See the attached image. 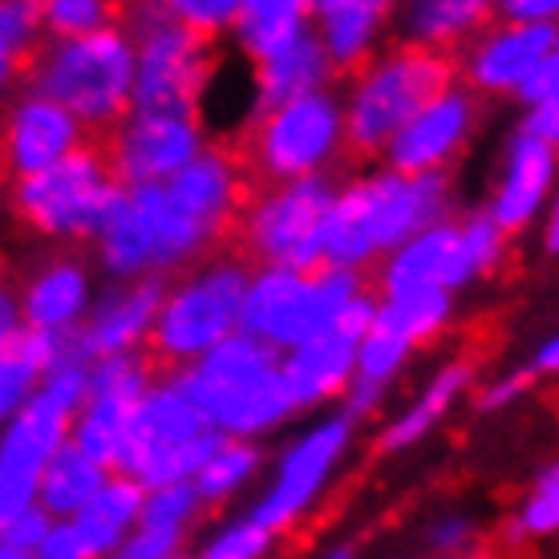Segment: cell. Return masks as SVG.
<instances>
[{
  "label": "cell",
  "mask_w": 559,
  "mask_h": 559,
  "mask_svg": "<svg viewBox=\"0 0 559 559\" xmlns=\"http://www.w3.org/2000/svg\"><path fill=\"white\" fill-rule=\"evenodd\" d=\"M94 296H98L94 267L73 252H57L49 260H41L16 288L25 329H41V333L61 336H73L82 329Z\"/></svg>",
  "instance_id": "20"
},
{
  "label": "cell",
  "mask_w": 559,
  "mask_h": 559,
  "mask_svg": "<svg viewBox=\"0 0 559 559\" xmlns=\"http://www.w3.org/2000/svg\"><path fill=\"white\" fill-rule=\"evenodd\" d=\"M378 321L390 324L409 345H430L454 321V296L450 293H406V296H378Z\"/></svg>",
  "instance_id": "35"
},
{
  "label": "cell",
  "mask_w": 559,
  "mask_h": 559,
  "mask_svg": "<svg viewBox=\"0 0 559 559\" xmlns=\"http://www.w3.org/2000/svg\"><path fill=\"white\" fill-rule=\"evenodd\" d=\"M471 390H475V361L471 357H450L447 365H438L430 381L409 397V406L385 421V430L378 433V450L381 454H402V450L426 442Z\"/></svg>",
  "instance_id": "26"
},
{
  "label": "cell",
  "mask_w": 559,
  "mask_h": 559,
  "mask_svg": "<svg viewBox=\"0 0 559 559\" xmlns=\"http://www.w3.org/2000/svg\"><path fill=\"white\" fill-rule=\"evenodd\" d=\"M264 447L260 442H243V438H219L207 462L199 466V475L191 478L199 503L203 507H224L239 499L248 487H255V478L264 475Z\"/></svg>",
  "instance_id": "33"
},
{
  "label": "cell",
  "mask_w": 559,
  "mask_h": 559,
  "mask_svg": "<svg viewBox=\"0 0 559 559\" xmlns=\"http://www.w3.org/2000/svg\"><path fill=\"white\" fill-rule=\"evenodd\" d=\"M25 333V317H21V300H16V288L0 280V349H13Z\"/></svg>",
  "instance_id": "54"
},
{
  "label": "cell",
  "mask_w": 559,
  "mask_h": 559,
  "mask_svg": "<svg viewBox=\"0 0 559 559\" xmlns=\"http://www.w3.org/2000/svg\"><path fill=\"white\" fill-rule=\"evenodd\" d=\"M519 134H527V139H535V142H547V146H556V142H559V102H547V106L523 110Z\"/></svg>",
  "instance_id": "53"
},
{
  "label": "cell",
  "mask_w": 559,
  "mask_h": 559,
  "mask_svg": "<svg viewBox=\"0 0 559 559\" xmlns=\"http://www.w3.org/2000/svg\"><path fill=\"white\" fill-rule=\"evenodd\" d=\"M114 182L106 154L98 142H85L82 151L66 154L41 175L13 179L9 203L21 224L53 243H85L102 227V215L110 207Z\"/></svg>",
  "instance_id": "10"
},
{
  "label": "cell",
  "mask_w": 559,
  "mask_h": 559,
  "mask_svg": "<svg viewBox=\"0 0 559 559\" xmlns=\"http://www.w3.org/2000/svg\"><path fill=\"white\" fill-rule=\"evenodd\" d=\"M515 102L523 110H535V106H547V102H559V57H547L544 66L527 78V82L515 90Z\"/></svg>",
  "instance_id": "52"
},
{
  "label": "cell",
  "mask_w": 559,
  "mask_h": 559,
  "mask_svg": "<svg viewBox=\"0 0 559 559\" xmlns=\"http://www.w3.org/2000/svg\"><path fill=\"white\" fill-rule=\"evenodd\" d=\"M559 532V466L547 462L535 471L532 487L523 490L515 507V535L523 539H551Z\"/></svg>",
  "instance_id": "42"
},
{
  "label": "cell",
  "mask_w": 559,
  "mask_h": 559,
  "mask_svg": "<svg viewBox=\"0 0 559 559\" xmlns=\"http://www.w3.org/2000/svg\"><path fill=\"white\" fill-rule=\"evenodd\" d=\"M0 272H4V260H0Z\"/></svg>",
  "instance_id": "60"
},
{
  "label": "cell",
  "mask_w": 559,
  "mask_h": 559,
  "mask_svg": "<svg viewBox=\"0 0 559 559\" xmlns=\"http://www.w3.org/2000/svg\"><path fill=\"white\" fill-rule=\"evenodd\" d=\"M239 0H167V13L179 21L187 33H195L199 41H215L231 33Z\"/></svg>",
  "instance_id": "45"
},
{
  "label": "cell",
  "mask_w": 559,
  "mask_h": 559,
  "mask_svg": "<svg viewBox=\"0 0 559 559\" xmlns=\"http://www.w3.org/2000/svg\"><path fill=\"white\" fill-rule=\"evenodd\" d=\"M49 523L53 519L45 515L41 507H28L25 515H16L4 532H0V544H9L13 551H21L25 559L37 556V547L45 544V535H49Z\"/></svg>",
  "instance_id": "50"
},
{
  "label": "cell",
  "mask_w": 559,
  "mask_h": 559,
  "mask_svg": "<svg viewBox=\"0 0 559 559\" xmlns=\"http://www.w3.org/2000/svg\"><path fill=\"white\" fill-rule=\"evenodd\" d=\"M333 78L336 73L329 66V57L321 53L317 37L308 33L305 41H296L293 49L252 66V118L264 110H276L284 102L333 90Z\"/></svg>",
  "instance_id": "29"
},
{
  "label": "cell",
  "mask_w": 559,
  "mask_h": 559,
  "mask_svg": "<svg viewBox=\"0 0 559 559\" xmlns=\"http://www.w3.org/2000/svg\"><path fill=\"white\" fill-rule=\"evenodd\" d=\"M118 9L106 0H45L37 4V21H41V41H78L98 28L118 21Z\"/></svg>",
  "instance_id": "38"
},
{
  "label": "cell",
  "mask_w": 559,
  "mask_h": 559,
  "mask_svg": "<svg viewBox=\"0 0 559 559\" xmlns=\"http://www.w3.org/2000/svg\"><path fill=\"white\" fill-rule=\"evenodd\" d=\"M357 345H361L357 336L341 333V329H324L321 336L280 353V381L293 397L296 414L336 406L345 397L353 369H357Z\"/></svg>",
  "instance_id": "25"
},
{
  "label": "cell",
  "mask_w": 559,
  "mask_h": 559,
  "mask_svg": "<svg viewBox=\"0 0 559 559\" xmlns=\"http://www.w3.org/2000/svg\"><path fill=\"white\" fill-rule=\"evenodd\" d=\"M215 442H219V433L207 430V421L199 418V409L191 406V397L182 393L175 373H163L134 406L127 454L114 475L134 478L142 490L191 483L215 450Z\"/></svg>",
  "instance_id": "8"
},
{
  "label": "cell",
  "mask_w": 559,
  "mask_h": 559,
  "mask_svg": "<svg viewBox=\"0 0 559 559\" xmlns=\"http://www.w3.org/2000/svg\"><path fill=\"white\" fill-rule=\"evenodd\" d=\"M478 535L483 527L471 511H438L426 523V547L438 559H475Z\"/></svg>",
  "instance_id": "44"
},
{
  "label": "cell",
  "mask_w": 559,
  "mask_h": 559,
  "mask_svg": "<svg viewBox=\"0 0 559 559\" xmlns=\"http://www.w3.org/2000/svg\"><path fill=\"white\" fill-rule=\"evenodd\" d=\"M142 499H146V490H142L134 478L110 475L106 483H102L98 495L85 503L82 515H73V523H78L85 535V544L94 547V556L106 559L114 547L139 527Z\"/></svg>",
  "instance_id": "31"
},
{
  "label": "cell",
  "mask_w": 559,
  "mask_h": 559,
  "mask_svg": "<svg viewBox=\"0 0 559 559\" xmlns=\"http://www.w3.org/2000/svg\"><path fill=\"white\" fill-rule=\"evenodd\" d=\"M547 57H559V25H503L490 21L475 41L454 53L459 85L475 98H515Z\"/></svg>",
  "instance_id": "15"
},
{
  "label": "cell",
  "mask_w": 559,
  "mask_h": 559,
  "mask_svg": "<svg viewBox=\"0 0 559 559\" xmlns=\"http://www.w3.org/2000/svg\"><path fill=\"white\" fill-rule=\"evenodd\" d=\"M90 134H85L70 114L53 106L49 98L21 90L9 110H4V127H0V158L13 179H28L41 175L53 163H61L66 154L82 151Z\"/></svg>",
  "instance_id": "17"
},
{
  "label": "cell",
  "mask_w": 559,
  "mask_h": 559,
  "mask_svg": "<svg viewBox=\"0 0 559 559\" xmlns=\"http://www.w3.org/2000/svg\"><path fill=\"white\" fill-rule=\"evenodd\" d=\"M272 547H276V535L260 527L252 515H236L211 527L191 551V559H267Z\"/></svg>",
  "instance_id": "39"
},
{
  "label": "cell",
  "mask_w": 559,
  "mask_h": 559,
  "mask_svg": "<svg viewBox=\"0 0 559 559\" xmlns=\"http://www.w3.org/2000/svg\"><path fill=\"white\" fill-rule=\"evenodd\" d=\"M33 559H98V556H94V547L85 544L82 527H78L73 519H53L45 544L37 547Z\"/></svg>",
  "instance_id": "49"
},
{
  "label": "cell",
  "mask_w": 559,
  "mask_h": 559,
  "mask_svg": "<svg viewBox=\"0 0 559 559\" xmlns=\"http://www.w3.org/2000/svg\"><path fill=\"white\" fill-rule=\"evenodd\" d=\"M163 293H167V280L158 276L102 288L85 312L82 329L73 333V349L82 353L85 361L118 357V353H146Z\"/></svg>",
  "instance_id": "16"
},
{
  "label": "cell",
  "mask_w": 559,
  "mask_h": 559,
  "mask_svg": "<svg viewBox=\"0 0 559 559\" xmlns=\"http://www.w3.org/2000/svg\"><path fill=\"white\" fill-rule=\"evenodd\" d=\"M90 243H94L102 276H110V284L154 276L158 187H118Z\"/></svg>",
  "instance_id": "19"
},
{
  "label": "cell",
  "mask_w": 559,
  "mask_h": 559,
  "mask_svg": "<svg viewBox=\"0 0 559 559\" xmlns=\"http://www.w3.org/2000/svg\"><path fill=\"white\" fill-rule=\"evenodd\" d=\"M475 280L466 272L459 248V224H438L430 231L414 236L409 243L393 248L378 264V296H406V293H450L459 296Z\"/></svg>",
  "instance_id": "21"
},
{
  "label": "cell",
  "mask_w": 559,
  "mask_h": 559,
  "mask_svg": "<svg viewBox=\"0 0 559 559\" xmlns=\"http://www.w3.org/2000/svg\"><path fill=\"white\" fill-rule=\"evenodd\" d=\"M539 224H544V231H539V248H544V255H559V211L551 207Z\"/></svg>",
  "instance_id": "56"
},
{
  "label": "cell",
  "mask_w": 559,
  "mask_h": 559,
  "mask_svg": "<svg viewBox=\"0 0 559 559\" xmlns=\"http://www.w3.org/2000/svg\"><path fill=\"white\" fill-rule=\"evenodd\" d=\"M37 45H41L37 0H0V98L21 85Z\"/></svg>",
  "instance_id": "36"
},
{
  "label": "cell",
  "mask_w": 559,
  "mask_h": 559,
  "mask_svg": "<svg viewBox=\"0 0 559 559\" xmlns=\"http://www.w3.org/2000/svg\"><path fill=\"white\" fill-rule=\"evenodd\" d=\"M203 511H207V507L199 503V495L191 483H170V487L146 490L139 523L142 527H154V532H170V535L191 539V532H195V523Z\"/></svg>",
  "instance_id": "40"
},
{
  "label": "cell",
  "mask_w": 559,
  "mask_h": 559,
  "mask_svg": "<svg viewBox=\"0 0 559 559\" xmlns=\"http://www.w3.org/2000/svg\"><path fill=\"white\" fill-rule=\"evenodd\" d=\"M33 390H37V373L25 365V357L16 349H0V426L13 421L33 402Z\"/></svg>",
  "instance_id": "46"
},
{
  "label": "cell",
  "mask_w": 559,
  "mask_h": 559,
  "mask_svg": "<svg viewBox=\"0 0 559 559\" xmlns=\"http://www.w3.org/2000/svg\"><path fill=\"white\" fill-rule=\"evenodd\" d=\"M122 25L134 37V110L139 114H195L215 82L211 45L167 13V4H139Z\"/></svg>",
  "instance_id": "7"
},
{
  "label": "cell",
  "mask_w": 559,
  "mask_h": 559,
  "mask_svg": "<svg viewBox=\"0 0 559 559\" xmlns=\"http://www.w3.org/2000/svg\"><path fill=\"white\" fill-rule=\"evenodd\" d=\"M556 0H499V4H490V21H503V25H556Z\"/></svg>",
  "instance_id": "51"
},
{
  "label": "cell",
  "mask_w": 559,
  "mask_h": 559,
  "mask_svg": "<svg viewBox=\"0 0 559 559\" xmlns=\"http://www.w3.org/2000/svg\"><path fill=\"white\" fill-rule=\"evenodd\" d=\"M490 25L487 0H414L393 9V28L402 33V45L430 49V53H450L475 41Z\"/></svg>",
  "instance_id": "27"
},
{
  "label": "cell",
  "mask_w": 559,
  "mask_h": 559,
  "mask_svg": "<svg viewBox=\"0 0 559 559\" xmlns=\"http://www.w3.org/2000/svg\"><path fill=\"white\" fill-rule=\"evenodd\" d=\"M312 37L329 57L333 73H357L385 49L393 28V4L385 0H312L308 4Z\"/></svg>",
  "instance_id": "24"
},
{
  "label": "cell",
  "mask_w": 559,
  "mask_h": 559,
  "mask_svg": "<svg viewBox=\"0 0 559 559\" xmlns=\"http://www.w3.org/2000/svg\"><path fill=\"white\" fill-rule=\"evenodd\" d=\"M556 175H559V154L547 142H535L527 134H511L503 151V167H499V182L490 191L487 211L495 227L507 239L527 231L551 211V195H556Z\"/></svg>",
  "instance_id": "18"
},
{
  "label": "cell",
  "mask_w": 559,
  "mask_h": 559,
  "mask_svg": "<svg viewBox=\"0 0 559 559\" xmlns=\"http://www.w3.org/2000/svg\"><path fill=\"white\" fill-rule=\"evenodd\" d=\"M175 381L219 438L264 442L296 418L293 397L280 381V353L248 333L227 336L195 365L175 369Z\"/></svg>",
  "instance_id": "1"
},
{
  "label": "cell",
  "mask_w": 559,
  "mask_h": 559,
  "mask_svg": "<svg viewBox=\"0 0 559 559\" xmlns=\"http://www.w3.org/2000/svg\"><path fill=\"white\" fill-rule=\"evenodd\" d=\"M353 438H357V421L345 418L341 409L312 418L272 459V478L248 515L276 539L284 532H293L300 519L312 515V507L324 499V490L333 487L341 462L349 459Z\"/></svg>",
  "instance_id": "12"
},
{
  "label": "cell",
  "mask_w": 559,
  "mask_h": 559,
  "mask_svg": "<svg viewBox=\"0 0 559 559\" xmlns=\"http://www.w3.org/2000/svg\"><path fill=\"white\" fill-rule=\"evenodd\" d=\"M182 551H187V539H182V535L154 532V527H142L139 523L106 559H175V556H182Z\"/></svg>",
  "instance_id": "47"
},
{
  "label": "cell",
  "mask_w": 559,
  "mask_h": 559,
  "mask_svg": "<svg viewBox=\"0 0 559 559\" xmlns=\"http://www.w3.org/2000/svg\"><path fill=\"white\" fill-rule=\"evenodd\" d=\"M478 98L462 85H450L421 106L406 127L397 130L385 151L381 170L393 175H450L478 130Z\"/></svg>",
  "instance_id": "14"
},
{
  "label": "cell",
  "mask_w": 559,
  "mask_h": 559,
  "mask_svg": "<svg viewBox=\"0 0 559 559\" xmlns=\"http://www.w3.org/2000/svg\"><path fill=\"white\" fill-rule=\"evenodd\" d=\"M312 33L308 21V0H239L236 21H231V41L236 53L248 66H260L267 57L293 49Z\"/></svg>",
  "instance_id": "30"
},
{
  "label": "cell",
  "mask_w": 559,
  "mask_h": 559,
  "mask_svg": "<svg viewBox=\"0 0 559 559\" xmlns=\"http://www.w3.org/2000/svg\"><path fill=\"white\" fill-rule=\"evenodd\" d=\"M207 127L195 114H130L102 146L118 187H163L207 151Z\"/></svg>",
  "instance_id": "13"
},
{
  "label": "cell",
  "mask_w": 559,
  "mask_h": 559,
  "mask_svg": "<svg viewBox=\"0 0 559 559\" xmlns=\"http://www.w3.org/2000/svg\"><path fill=\"white\" fill-rule=\"evenodd\" d=\"M321 264L333 272H357L381 264V224H378V187H373V170L369 175H353V179H336L333 203L324 215L321 231Z\"/></svg>",
  "instance_id": "22"
},
{
  "label": "cell",
  "mask_w": 559,
  "mask_h": 559,
  "mask_svg": "<svg viewBox=\"0 0 559 559\" xmlns=\"http://www.w3.org/2000/svg\"><path fill=\"white\" fill-rule=\"evenodd\" d=\"M175 559H191V556H187V551H182V556H175Z\"/></svg>",
  "instance_id": "59"
},
{
  "label": "cell",
  "mask_w": 559,
  "mask_h": 559,
  "mask_svg": "<svg viewBox=\"0 0 559 559\" xmlns=\"http://www.w3.org/2000/svg\"><path fill=\"white\" fill-rule=\"evenodd\" d=\"M345 154V114L341 94L321 90L308 98L284 102L252 118L248 158L264 182H296L333 175Z\"/></svg>",
  "instance_id": "11"
},
{
  "label": "cell",
  "mask_w": 559,
  "mask_h": 559,
  "mask_svg": "<svg viewBox=\"0 0 559 559\" xmlns=\"http://www.w3.org/2000/svg\"><path fill=\"white\" fill-rule=\"evenodd\" d=\"M70 442V418H61L41 402H28L13 421L0 426V478L37 490L41 471Z\"/></svg>",
  "instance_id": "28"
},
{
  "label": "cell",
  "mask_w": 559,
  "mask_h": 559,
  "mask_svg": "<svg viewBox=\"0 0 559 559\" xmlns=\"http://www.w3.org/2000/svg\"><path fill=\"white\" fill-rule=\"evenodd\" d=\"M130 418H134V406L90 397V402L70 418V447L82 450L85 459L98 462L102 471L114 475V471L122 466V454H127Z\"/></svg>",
  "instance_id": "34"
},
{
  "label": "cell",
  "mask_w": 559,
  "mask_h": 559,
  "mask_svg": "<svg viewBox=\"0 0 559 559\" xmlns=\"http://www.w3.org/2000/svg\"><path fill=\"white\" fill-rule=\"evenodd\" d=\"M454 224H459V248H462V260H466L471 280L478 284V280L495 276L507 260V236L495 227V219L478 207V211H466Z\"/></svg>",
  "instance_id": "41"
},
{
  "label": "cell",
  "mask_w": 559,
  "mask_h": 559,
  "mask_svg": "<svg viewBox=\"0 0 559 559\" xmlns=\"http://www.w3.org/2000/svg\"><path fill=\"white\" fill-rule=\"evenodd\" d=\"M378 187V224H381V260L409 243L414 236L454 215V182L450 175H393L373 170Z\"/></svg>",
  "instance_id": "23"
},
{
  "label": "cell",
  "mask_w": 559,
  "mask_h": 559,
  "mask_svg": "<svg viewBox=\"0 0 559 559\" xmlns=\"http://www.w3.org/2000/svg\"><path fill=\"white\" fill-rule=\"evenodd\" d=\"M523 369H527L535 381L551 378V373L559 369V336H544V341L532 349V357H527V365H523Z\"/></svg>",
  "instance_id": "55"
},
{
  "label": "cell",
  "mask_w": 559,
  "mask_h": 559,
  "mask_svg": "<svg viewBox=\"0 0 559 559\" xmlns=\"http://www.w3.org/2000/svg\"><path fill=\"white\" fill-rule=\"evenodd\" d=\"M151 353H118V357H98L90 361V397L102 402H122L139 406V397L154 385Z\"/></svg>",
  "instance_id": "37"
},
{
  "label": "cell",
  "mask_w": 559,
  "mask_h": 559,
  "mask_svg": "<svg viewBox=\"0 0 559 559\" xmlns=\"http://www.w3.org/2000/svg\"><path fill=\"white\" fill-rule=\"evenodd\" d=\"M33 402H41L45 409H53L61 418H73L90 402V361H85L82 353H73L61 365H53L49 373L37 378Z\"/></svg>",
  "instance_id": "43"
},
{
  "label": "cell",
  "mask_w": 559,
  "mask_h": 559,
  "mask_svg": "<svg viewBox=\"0 0 559 559\" xmlns=\"http://www.w3.org/2000/svg\"><path fill=\"white\" fill-rule=\"evenodd\" d=\"M252 264L243 255H207L203 264L187 267L179 280H167L151 329V361L175 369L195 365L203 353L224 345L239 333V308L248 293Z\"/></svg>",
  "instance_id": "5"
},
{
  "label": "cell",
  "mask_w": 559,
  "mask_h": 559,
  "mask_svg": "<svg viewBox=\"0 0 559 559\" xmlns=\"http://www.w3.org/2000/svg\"><path fill=\"white\" fill-rule=\"evenodd\" d=\"M336 179L264 182L255 195L243 199L239 239L243 260L252 267H284V272H317L321 264V231L333 203Z\"/></svg>",
  "instance_id": "9"
},
{
  "label": "cell",
  "mask_w": 559,
  "mask_h": 559,
  "mask_svg": "<svg viewBox=\"0 0 559 559\" xmlns=\"http://www.w3.org/2000/svg\"><path fill=\"white\" fill-rule=\"evenodd\" d=\"M106 478H110V471H102L98 462H90L82 450H73L66 442L37 478V507L49 519L82 515L85 503L98 495Z\"/></svg>",
  "instance_id": "32"
},
{
  "label": "cell",
  "mask_w": 559,
  "mask_h": 559,
  "mask_svg": "<svg viewBox=\"0 0 559 559\" xmlns=\"http://www.w3.org/2000/svg\"><path fill=\"white\" fill-rule=\"evenodd\" d=\"M369 280L357 272H284V267H252L248 293L239 308V333L255 336L272 353H288L324 329H333L336 312L361 293Z\"/></svg>",
  "instance_id": "6"
},
{
  "label": "cell",
  "mask_w": 559,
  "mask_h": 559,
  "mask_svg": "<svg viewBox=\"0 0 559 559\" xmlns=\"http://www.w3.org/2000/svg\"><path fill=\"white\" fill-rule=\"evenodd\" d=\"M0 559H25V556H21V551H13L9 544H0Z\"/></svg>",
  "instance_id": "58"
},
{
  "label": "cell",
  "mask_w": 559,
  "mask_h": 559,
  "mask_svg": "<svg viewBox=\"0 0 559 559\" xmlns=\"http://www.w3.org/2000/svg\"><path fill=\"white\" fill-rule=\"evenodd\" d=\"M25 85L61 106L85 134H110L134 114V37L118 16L78 41H41L28 57Z\"/></svg>",
  "instance_id": "2"
},
{
  "label": "cell",
  "mask_w": 559,
  "mask_h": 559,
  "mask_svg": "<svg viewBox=\"0 0 559 559\" xmlns=\"http://www.w3.org/2000/svg\"><path fill=\"white\" fill-rule=\"evenodd\" d=\"M450 85H459V70L450 53H430V49H414L402 41L381 49L353 73L349 90L341 94L345 151L361 158H381L385 142Z\"/></svg>",
  "instance_id": "4"
},
{
  "label": "cell",
  "mask_w": 559,
  "mask_h": 559,
  "mask_svg": "<svg viewBox=\"0 0 559 559\" xmlns=\"http://www.w3.org/2000/svg\"><path fill=\"white\" fill-rule=\"evenodd\" d=\"M321 559H357V551H353V547H333V551H324Z\"/></svg>",
  "instance_id": "57"
},
{
  "label": "cell",
  "mask_w": 559,
  "mask_h": 559,
  "mask_svg": "<svg viewBox=\"0 0 559 559\" xmlns=\"http://www.w3.org/2000/svg\"><path fill=\"white\" fill-rule=\"evenodd\" d=\"M535 378L527 369H511L503 378H490L483 390H478V409L483 414H499V409H511L515 402H523L532 393Z\"/></svg>",
  "instance_id": "48"
},
{
  "label": "cell",
  "mask_w": 559,
  "mask_h": 559,
  "mask_svg": "<svg viewBox=\"0 0 559 559\" xmlns=\"http://www.w3.org/2000/svg\"><path fill=\"white\" fill-rule=\"evenodd\" d=\"M248 199V170L236 151L207 146L191 167L158 187V248L154 276L170 280L203 264L236 227Z\"/></svg>",
  "instance_id": "3"
}]
</instances>
